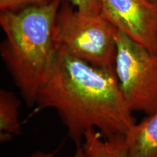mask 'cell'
I'll use <instances>...</instances> for the list:
<instances>
[{
  "instance_id": "cell-1",
  "label": "cell",
  "mask_w": 157,
  "mask_h": 157,
  "mask_svg": "<svg viewBox=\"0 0 157 157\" xmlns=\"http://www.w3.org/2000/svg\"><path fill=\"white\" fill-rule=\"evenodd\" d=\"M34 113L55 109L68 137L81 146L86 132L127 135L136 124L124 101L114 71L57 51L37 92Z\"/></svg>"
},
{
  "instance_id": "cell-2",
  "label": "cell",
  "mask_w": 157,
  "mask_h": 157,
  "mask_svg": "<svg viewBox=\"0 0 157 157\" xmlns=\"http://www.w3.org/2000/svg\"><path fill=\"white\" fill-rule=\"evenodd\" d=\"M62 2L0 12L5 34L0 56L29 107L34 106L37 92L58 51L56 21Z\"/></svg>"
},
{
  "instance_id": "cell-3",
  "label": "cell",
  "mask_w": 157,
  "mask_h": 157,
  "mask_svg": "<svg viewBox=\"0 0 157 157\" xmlns=\"http://www.w3.org/2000/svg\"><path fill=\"white\" fill-rule=\"evenodd\" d=\"M118 32L102 13L85 15L63 0L56 21L58 51L114 71Z\"/></svg>"
},
{
  "instance_id": "cell-4",
  "label": "cell",
  "mask_w": 157,
  "mask_h": 157,
  "mask_svg": "<svg viewBox=\"0 0 157 157\" xmlns=\"http://www.w3.org/2000/svg\"><path fill=\"white\" fill-rule=\"evenodd\" d=\"M114 73L124 103L134 111H157V53L119 31Z\"/></svg>"
},
{
  "instance_id": "cell-5",
  "label": "cell",
  "mask_w": 157,
  "mask_h": 157,
  "mask_svg": "<svg viewBox=\"0 0 157 157\" xmlns=\"http://www.w3.org/2000/svg\"><path fill=\"white\" fill-rule=\"evenodd\" d=\"M102 14L127 36L157 53V7L148 0H101Z\"/></svg>"
},
{
  "instance_id": "cell-6",
  "label": "cell",
  "mask_w": 157,
  "mask_h": 157,
  "mask_svg": "<svg viewBox=\"0 0 157 157\" xmlns=\"http://www.w3.org/2000/svg\"><path fill=\"white\" fill-rule=\"evenodd\" d=\"M125 137L132 157H157V111L135 124Z\"/></svg>"
},
{
  "instance_id": "cell-7",
  "label": "cell",
  "mask_w": 157,
  "mask_h": 157,
  "mask_svg": "<svg viewBox=\"0 0 157 157\" xmlns=\"http://www.w3.org/2000/svg\"><path fill=\"white\" fill-rule=\"evenodd\" d=\"M82 147L89 157H132L125 135L105 137L91 129L84 134Z\"/></svg>"
},
{
  "instance_id": "cell-8",
  "label": "cell",
  "mask_w": 157,
  "mask_h": 157,
  "mask_svg": "<svg viewBox=\"0 0 157 157\" xmlns=\"http://www.w3.org/2000/svg\"><path fill=\"white\" fill-rule=\"evenodd\" d=\"M21 101L14 93L0 90V142H10L22 132V123L19 119Z\"/></svg>"
},
{
  "instance_id": "cell-9",
  "label": "cell",
  "mask_w": 157,
  "mask_h": 157,
  "mask_svg": "<svg viewBox=\"0 0 157 157\" xmlns=\"http://www.w3.org/2000/svg\"><path fill=\"white\" fill-rule=\"evenodd\" d=\"M53 0H0V12L17 11L33 6L48 4Z\"/></svg>"
},
{
  "instance_id": "cell-10",
  "label": "cell",
  "mask_w": 157,
  "mask_h": 157,
  "mask_svg": "<svg viewBox=\"0 0 157 157\" xmlns=\"http://www.w3.org/2000/svg\"><path fill=\"white\" fill-rule=\"evenodd\" d=\"M78 11L88 15H98L102 13L101 0H69Z\"/></svg>"
},
{
  "instance_id": "cell-11",
  "label": "cell",
  "mask_w": 157,
  "mask_h": 157,
  "mask_svg": "<svg viewBox=\"0 0 157 157\" xmlns=\"http://www.w3.org/2000/svg\"><path fill=\"white\" fill-rule=\"evenodd\" d=\"M56 154V151L53 152H47L42 151H36L31 153V154L23 157H54L55 154ZM71 157H89L85 151L84 150L82 145L81 146H76V151L74 153V156Z\"/></svg>"
},
{
  "instance_id": "cell-12",
  "label": "cell",
  "mask_w": 157,
  "mask_h": 157,
  "mask_svg": "<svg viewBox=\"0 0 157 157\" xmlns=\"http://www.w3.org/2000/svg\"><path fill=\"white\" fill-rule=\"evenodd\" d=\"M149 2H151L153 5H154L156 7H157V0H148Z\"/></svg>"
}]
</instances>
